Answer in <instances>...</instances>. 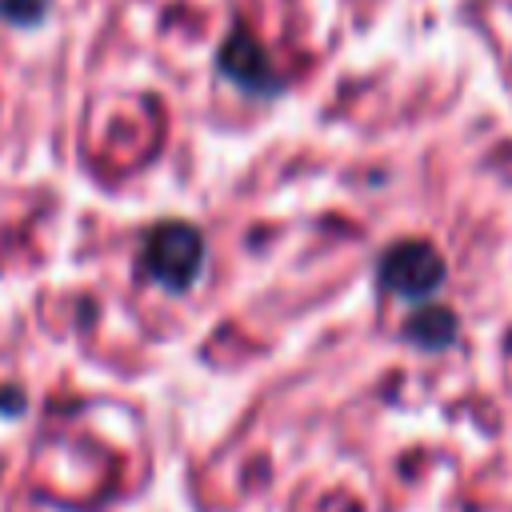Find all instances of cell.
I'll use <instances>...</instances> for the list:
<instances>
[{"mask_svg":"<svg viewBox=\"0 0 512 512\" xmlns=\"http://www.w3.org/2000/svg\"><path fill=\"white\" fill-rule=\"evenodd\" d=\"M204 264V236L184 220H164L144 240V272L168 288H184L196 280Z\"/></svg>","mask_w":512,"mask_h":512,"instance_id":"1","label":"cell"},{"mask_svg":"<svg viewBox=\"0 0 512 512\" xmlns=\"http://www.w3.org/2000/svg\"><path fill=\"white\" fill-rule=\"evenodd\" d=\"M380 280L388 292L396 296H432L444 280V260L432 244L424 240H404V244H392L388 256L380 260Z\"/></svg>","mask_w":512,"mask_h":512,"instance_id":"2","label":"cell"},{"mask_svg":"<svg viewBox=\"0 0 512 512\" xmlns=\"http://www.w3.org/2000/svg\"><path fill=\"white\" fill-rule=\"evenodd\" d=\"M220 68H224L244 92L272 96V92L280 88V80H276L268 56H264V48H260V40H256L252 32H244V28H236V32L224 40V48H220Z\"/></svg>","mask_w":512,"mask_h":512,"instance_id":"3","label":"cell"},{"mask_svg":"<svg viewBox=\"0 0 512 512\" xmlns=\"http://www.w3.org/2000/svg\"><path fill=\"white\" fill-rule=\"evenodd\" d=\"M408 332H412L416 340H424V344H444V340H452V312H448V308L420 312V316H412Z\"/></svg>","mask_w":512,"mask_h":512,"instance_id":"4","label":"cell"},{"mask_svg":"<svg viewBox=\"0 0 512 512\" xmlns=\"http://www.w3.org/2000/svg\"><path fill=\"white\" fill-rule=\"evenodd\" d=\"M48 0H0V16L8 24H36L44 16Z\"/></svg>","mask_w":512,"mask_h":512,"instance_id":"5","label":"cell"}]
</instances>
